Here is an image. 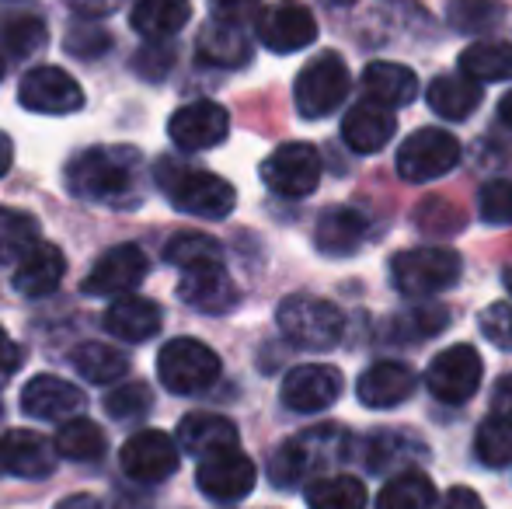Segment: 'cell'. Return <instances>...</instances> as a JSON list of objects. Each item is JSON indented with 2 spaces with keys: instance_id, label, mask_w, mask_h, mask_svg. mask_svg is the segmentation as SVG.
I'll return each instance as SVG.
<instances>
[{
  "instance_id": "6da1fadb",
  "label": "cell",
  "mask_w": 512,
  "mask_h": 509,
  "mask_svg": "<svg viewBox=\"0 0 512 509\" xmlns=\"http://www.w3.org/2000/svg\"><path fill=\"white\" fill-rule=\"evenodd\" d=\"M143 161L133 147H91L70 157L67 189L77 199L105 206H129L140 185Z\"/></svg>"
},
{
  "instance_id": "9f6ffc18",
  "label": "cell",
  "mask_w": 512,
  "mask_h": 509,
  "mask_svg": "<svg viewBox=\"0 0 512 509\" xmlns=\"http://www.w3.org/2000/svg\"><path fill=\"white\" fill-rule=\"evenodd\" d=\"M499 116H502V123H506V126L512 129V91L499 102Z\"/></svg>"
},
{
  "instance_id": "83f0119b",
  "label": "cell",
  "mask_w": 512,
  "mask_h": 509,
  "mask_svg": "<svg viewBox=\"0 0 512 509\" xmlns=\"http://www.w3.org/2000/svg\"><path fill=\"white\" fill-rule=\"evenodd\" d=\"M363 91L370 102L384 105V109H405L418 95V77L405 63L373 60L363 70Z\"/></svg>"
},
{
  "instance_id": "b9f144b4",
  "label": "cell",
  "mask_w": 512,
  "mask_h": 509,
  "mask_svg": "<svg viewBox=\"0 0 512 509\" xmlns=\"http://www.w3.org/2000/svg\"><path fill=\"white\" fill-rule=\"evenodd\" d=\"M450 325V314H446V307H415V311H408L405 318L394 321V339L391 342H422L429 339V335L443 332V328Z\"/></svg>"
},
{
  "instance_id": "4fadbf2b",
  "label": "cell",
  "mask_w": 512,
  "mask_h": 509,
  "mask_svg": "<svg viewBox=\"0 0 512 509\" xmlns=\"http://www.w3.org/2000/svg\"><path fill=\"white\" fill-rule=\"evenodd\" d=\"M317 39V18L297 0H279L258 11V42L272 53H300Z\"/></svg>"
},
{
  "instance_id": "e0dca14e",
  "label": "cell",
  "mask_w": 512,
  "mask_h": 509,
  "mask_svg": "<svg viewBox=\"0 0 512 509\" xmlns=\"http://www.w3.org/2000/svg\"><path fill=\"white\" fill-rule=\"evenodd\" d=\"M227 133H230V116H227V109L216 102L182 105V109L168 119L171 143L182 150H213L227 140Z\"/></svg>"
},
{
  "instance_id": "ba28073f",
  "label": "cell",
  "mask_w": 512,
  "mask_h": 509,
  "mask_svg": "<svg viewBox=\"0 0 512 509\" xmlns=\"http://www.w3.org/2000/svg\"><path fill=\"white\" fill-rule=\"evenodd\" d=\"M321 154H317L314 143L293 140L276 147L262 161V182L269 185V192L283 199H304L321 185Z\"/></svg>"
},
{
  "instance_id": "7bdbcfd3",
  "label": "cell",
  "mask_w": 512,
  "mask_h": 509,
  "mask_svg": "<svg viewBox=\"0 0 512 509\" xmlns=\"http://www.w3.org/2000/svg\"><path fill=\"white\" fill-rule=\"evenodd\" d=\"M154 405V394H150L147 384L133 381V384H122L115 387L112 394L105 398V412L119 422H133V419H143Z\"/></svg>"
},
{
  "instance_id": "30bf717a",
  "label": "cell",
  "mask_w": 512,
  "mask_h": 509,
  "mask_svg": "<svg viewBox=\"0 0 512 509\" xmlns=\"http://www.w3.org/2000/svg\"><path fill=\"white\" fill-rule=\"evenodd\" d=\"M481 374H485V363H481L478 349L474 346H450L429 363V394L443 405H464L478 394Z\"/></svg>"
},
{
  "instance_id": "816d5d0a",
  "label": "cell",
  "mask_w": 512,
  "mask_h": 509,
  "mask_svg": "<svg viewBox=\"0 0 512 509\" xmlns=\"http://www.w3.org/2000/svg\"><path fill=\"white\" fill-rule=\"evenodd\" d=\"M67 4L74 7L77 14H88V18H105V14H112L122 0H67Z\"/></svg>"
},
{
  "instance_id": "7402d4cb",
  "label": "cell",
  "mask_w": 512,
  "mask_h": 509,
  "mask_svg": "<svg viewBox=\"0 0 512 509\" xmlns=\"http://www.w3.org/2000/svg\"><path fill=\"white\" fill-rule=\"evenodd\" d=\"M84 405V394L81 387H74L63 377H53V374H39L25 384L21 391V412L28 419H39V422H60V419H70L77 415Z\"/></svg>"
},
{
  "instance_id": "7dc6e473",
  "label": "cell",
  "mask_w": 512,
  "mask_h": 509,
  "mask_svg": "<svg viewBox=\"0 0 512 509\" xmlns=\"http://www.w3.org/2000/svg\"><path fill=\"white\" fill-rule=\"evenodd\" d=\"M213 7V18L223 21H244V18H255L262 11V0H209Z\"/></svg>"
},
{
  "instance_id": "bcb514c9",
  "label": "cell",
  "mask_w": 512,
  "mask_h": 509,
  "mask_svg": "<svg viewBox=\"0 0 512 509\" xmlns=\"http://www.w3.org/2000/svg\"><path fill=\"white\" fill-rule=\"evenodd\" d=\"M67 49L77 56H84V60H95L98 53H105L108 49V35L102 28H74L67 39Z\"/></svg>"
},
{
  "instance_id": "cb8c5ba5",
  "label": "cell",
  "mask_w": 512,
  "mask_h": 509,
  "mask_svg": "<svg viewBox=\"0 0 512 509\" xmlns=\"http://www.w3.org/2000/svg\"><path fill=\"white\" fill-rule=\"evenodd\" d=\"M370 234V224L359 210L352 206H331L317 217V227H314V248L321 255H331V258H345L352 252H359Z\"/></svg>"
},
{
  "instance_id": "e575fe53",
  "label": "cell",
  "mask_w": 512,
  "mask_h": 509,
  "mask_svg": "<svg viewBox=\"0 0 512 509\" xmlns=\"http://www.w3.org/2000/svg\"><path fill=\"white\" fill-rule=\"evenodd\" d=\"M310 509H363L366 485L352 475H317L304 492Z\"/></svg>"
},
{
  "instance_id": "4316f807",
  "label": "cell",
  "mask_w": 512,
  "mask_h": 509,
  "mask_svg": "<svg viewBox=\"0 0 512 509\" xmlns=\"http://www.w3.org/2000/svg\"><path fill=\"white\" fill-rule=\"evenodd\" d=\"M105 332L115 335V339H126V342H147L161 332L164 318H161V307L147 297H115V304L105 311L102 318Z\"/></svg>"
},
{
  "instance_id": "603a6c76",
  "label": "cell",
  "mask_w": 512,
  "mask_h": 509,
  "mask_svg": "<svg viewBox=\"0 0 512 509\" xmlns=\"http://www.w3.org/2000/svg\"><path fill=\"white\" fill-rule=\"evenodd\" d=\"M196 56L206 67H220V70H237L251 60V39L244 32L241 21H223L213 18L199 28L196 39Z\"/></svg>"
},
{
  "instance_id": "836d02e7",
  "label": "cell",
  "mask_w": 512,
  "mask_h": 509,
  "mask_svg": "<svg viewBox=\"0 0 512 509\" xmlns=\"http://www.w3.org/2000/svg\"><path fill=\"white\" fill-rule=\"evenodd\" d=\"M70 367L88 384H115L119 377H126L129 360L105 342H84L70 353Z\"/></svg>"
},
{
  "instance_id": "ab89813d",
  "label": "cell",
  "mask_w": 512,
  "mask_h": 509,
  "mask_svg": "<svg viewBox=\"0 0 512 509\" xmlns=\"http://www.w3.org/2000/svg\"><path fill=\"white\" fill-rule=\"evenodd\" d=\"M0 46H4V53L14 56V60H25V56L39 53V49L46 46V25H42L39 18H32V14L4 21V28H0Z\"/></svg>"
},
{
  "instance_id": "5b68a950",
  "label": "cell",
  "mask_w": 512,
  "mask_h": 509,
  "mask_svg": "<svg viewBox=\"0 0 512 509\" xmlns=\"http://www.w3.org/2000/svg\"><path fill=\"white\" fill-rule=\"evenodd\" d=\"M352 77L345 60L335 49H324L297 74L293 84V105L304 119H324L349 98Z\"/></svg>"
},
{
  "instance_id": "1f68e13d",
  "label": "cell",
  "mask_w": 512,
  "mask_h": 509,
  "mask_svg": "<svg viewBox=\"0 0 512 509\" xmlns=\"http://www.w3.org/2000/svg\"><path fill=\"white\" fill-rule=\"evenodd\" d=\"M56 454L67 457V461H102L105 450H108V440L102 433V426L91 419H84V415H77V419L63 422L60 429H56V440H53Z\"/></svg>"
},
{
  "instance_id": "681fc988",
  "label": "cell",
  "mask_w": 512,
  "mask_h": 509,
  "mask_svg": "<svg viewBox=\"0 0 512 509\" xmlns=\"http://www.w3.org/2000/svg\"><path fill=\"white\" fill-rule=\"evenodd\" d=\"M136 70H143V74H150V77H161L164 70L171 67V63H175V53H168V49H147V53H140L136 56Z\"/></svg>"
},
{
  "instance_id": "52a82bcc",
  "label": "cell",
  "mask_w": 512,
  "mask_h": 509,
  "mask_svg": "<svg viewBox=\"0 0 512 509\" xmlns=\"http://www.w3.org/2000/svg\"><path fill=\"white\" fill-rule=\"evenodd\" d=\"M157 377L171 394H203L220 381V356L199 339H171L157 356Z\"/></svg>"
},
{
  "instance_id": "7c38bea8",
  "label": "cell",
  "mask_w": 512,
  "mask_h": 509,
  "mask_svg": "<svg viewBox=\"0 0 512 509\" xmlns=\"http://www.w3.org/2000/svg\"><path fill=\"white\" fill-rule=\"evenodd\" d=\"M21 109L39 116H70L84 109V91L67 70L60 67H32L18 84Z\"/></svg>"
},
{
  "instance_id": "277c9868",
  "label": "cell",
  "mask_w": 512,
  "mask_h": 509,
  "mask_svg": "<svg viewBox=\"0 0 512 509\" xmlns=\"http://www.w3.org/2000/svg\"><path fill=\"white\" fill-rule=\"evenodd\" d=\"M349 454L345 450V436L338 429H310L293 440H286L283 447L272 454L269 461V478L276 489H297L304 478H317L321 464L342 461Z\"/></svg>"
},
{
  "instance_id": "4dcf8cb0",
  "label": "cell",
  "mask_w": 512,
  "mask_h": 509,
  "mask_svg": "<svg viewBox=\"0 0 512 509\" xmlns=\"http://www.w3.org/2000/svg\"><path fill=\"white\" fill-rule=\"evenodd\" d=\"M460 74L471 81H512V46L509 42H474L460 53Z\"/></svg>"
},
{
  "instance_id": "6f0895ef",
  "label": "cell",
  "mask_w": 512,
  "mask_h": 509,
  "mask_svg": "<svg viewBox=\"0 0 512 509\" xmlns=\"http://www.w3.org/2000/svg\"><path fill=\"white\" fill-rule=\"evenodd\" d=\"M502 283H506V290L512 293V265H509V269H506V272H502Z\"/></svg>"
},
{
  "instance_id": "f1b7e54d",
  "label": "cell",
  "mask_w": 512,
  "mask_h": 509,
  "mask_svg": "<svg viewBox=\"0 0 512 509\" xmlns=\"http://www.w3.org/2000/svg\"><path fill=\"white\" fill-rule=\"evenodd\" d=\"M429 109L443 119H453V123H464L467 116L478 112V105L485 102V91H481L478 81L464 74H439L436 81L429 84Z\"/></svg>"
},
{
  "instance_id": "8d00e7d4",
  "label": "cell",
  "mask_w": 512,
  "mask_h": 509,
  "mask_svg": "<svg viewBox=\"0 0 512 509\" xmlns=\"http://www.w3.org/2000/svg\"><path fill=\"white\" fill-rule=\"evenodd\" d=\"M474 454L485 468H506L512 464V415L488 412L474 436Z\"/></svg>"
},
{
  "instance_id": "8fae6325",
  "label": "cell",
  "mask_w": 512,
  "mask_h": 509,
  "mask_svg": "<svg viewBox=\"0 0 512 509\" xmlns=\"http://www.w3.org/2000/svg\"><path fill=\"white\" fill-rule=\"evenodd\" d=\"M178 461H182V450L161 429H140L119 450L122 471L140 485H157L171 478L178 471Z\"/></svg>"
},
{
  "instance_id": "d6a6232c",
  "label": "cell",
  "mask_w": 512,
  "mask_h": 509,
  "mask_svg": "<svg viewBox=\"0 0 512 509\" xmlns=\"http://www.w3.org/2000/svg\"><path fill=\"white\" fill-rule=\"evenodd\" d=\"M436 506V485L425 471L408 468L387 478V485L377 496V509H432Z\"/></svg>"
},
{
  "instance_id": "44dd1931",
  "label": "cell",
  "mask_w": 512,
  "mask_h": 509,
  "mask_svg": "<svg viewBox=\"0 0 512 509\" xmlns=\"http://www.w3.org/2000/svg\"><path fill=\"white\" fill-rule=\"evenodd\" d=\"M415 387H418V377L408 363L380 360L359 374L356 394L366 408H398L415 394Z\"/></svg>"
},
{
  "instance_id": "8992f818",
  "label": "cell",
  "mask_w": 512,
  "mask_h": 509,
  "mask_svg": "<svg viewBox=\"0 0 512 509\" xmlns=\"http://www.w3.org/2000/svg\"><path fill=\"white\" fill-rule=\"evenodd\" d=\"M464 262L453 248H411L391 258V279L405 297H436L457 286Z\"/></svg>"
},
{
  "instance_id": "74e56055",
  "label": "cell",
  "mask_w": 512,
  "mask_h": 509,
  "mask_svg": "<svg viewBox=\"0 0 512 509\" xmlns=\"http://www.w3.org/2000/svg\"><path fill=\"white\" fill-rule=\"evenodd\" d=\"M502 4L495 0H453L446 18L457 32L464 35H485V32H495L502 25Z\"/></svg>"
},
{
  "instance_id": "db71d44e",
  "label": "cell",
  "mask_w": 512,
  "mask_h": 509,
  "mask_svg": "<svg viewBox=\"0 0 512 509\" xmlns=\"http://www.w3.org/2000/svg\"><path fill=\"white\" fill-rule=\"evenodd\" d=\"M56 509H102L95 496H88V492H77V496H67L56 503Z\"/></svg>"
},
{
  "instance_id": "3957f363",
  "label": "cell",
  "mask_w": 512,
  "mask_h": 509,
  "mask_svg": "<svg viewBox=\"0 0 512 509\" xmlns=\"http://www.w3.org/2000/svg\"><path fill=\"white\" fill-rule=\"evenodd\" d=\"M276 325L293 346L310 349V353L335 349L345 332L342 311L321 297H307V293H293V297H286L283 304H279Z\"/></svg>"
},
{
  "instance_id": "9a60e30c",
  "label": "cell",
  "mask_w": 512,
  "mask_h": 509,
  "mask_svg": "<svg viewBox=\"0 0 512 509\" xmlns=\"http://www.w3.org/2000/svg\"><path fill=\"white\" fill-rule=\"evenodd\" d=\"M345 391V377L335 367H324V363H304V367H293L283 381V405L290 412L314 415L331 408Z\"/></svg>"
},
{
  "instance_id": "7a4b0ae2",
  "label": "cell",
  "mask_w": 512,
  "mask_h": 509,
  "mask_svg": "<svg viewBox=\"0 0 512 509\" xmlns=\"http://www.w3.org/2000/svg\"><path fill=\"white\" fill-rule=\"evenodd\" d=\"M157 185L171 199L178 213L199 220H223L237 203V192L227 178L203 168H189L182 161H157Z\"/></svg>"
},
{
  "instance_id": "60d3db41",
  "label": "cell",
  "mask_w": 512,
  "mask_h": 509,
  "mask_svg": "<svg viewBox=\"0 0 512 509\" xmlns=\"http://www.w3.org/2000/svg\"><path fill=\"white\" fill-rule=\"evenodd\" d=\"M425 461V443H418L415 436H391V433H380L370 436V454H366V464L370 471H391L394 461Z\"/></svg>"
},
{
  "instance_id": "11a10c76",
  "label": "cell",
  "mask_w": 512,
  "mask_h": 509,
  "mask_svg": "<svg viewBox=\"0 0 512 509\" xmlns=\"http://www.w3.org/2000/svg\"><path fill=\"white\" fill-rule=\"evenodd\" d=\"M11 164H14V143L7 133H0V178L11 171Z\"/></svg>"
},
{
  "instance_id": "ac0fdd59",
  "label": "cell",
  "mask_w": 512,
  "mask_h": 509,
  "mask_svg": "<svg viewBox=\"0 0 512 509\" xmlns=\"http://www.w3.org/2000/svg\"><path fill=\"white\" fill-rule=\"evenodd\" d=\"M178 300L203 314H227L230 307H237L241 293H237L230 272L223 269V262H216L199 265V269H185L182 283H178Z\"/></svg>"
},
{
  "instance_id": "d590c367",
  "label": "cell",
  "mask_w": 512,
  "mask_h": 509,
  "mask_svg": "<svg viewBox=\"0 0 512 509\" xmlns=\"http://www.w3.org/2000/svg\"><path fill=\"white\" fill-rule=\"evenodd\" d=\"M42 241L39 220L21 210H0V265H18Z\"/></svg>"
},
{
  "instance_id": "c3c4849f",
  "label": "cell",
  "mask_w": 512,
  "mask_h": 509,
  "mask_svg": "<svg viewBox=\"0 0 512 509\" xmlns=\"http://www.w3.org/2000/svg\"><path fill=\"white\" fill-rule=\"evenodd\" d=\"M18 367H21V349L14 346L11 335L0 328V384L11 381V377L18 374Z\"/></svg>"
},
{
  "instance_id": "2e32d148",
  "label": "cell",
  "mask_w": 512,
  "mask_h": 509,
  "mask_svg": "<svg viewBox=\"0 0 512 509\" xmlns=\"http://www.w3.org/2000/svg\"><path fill=\"white\" fill-rule=\"evenodd\" d=\"M147 255L140 245H115L98 258L95 269L84 279V293L88 297H126L147 276Z\"/></svg>"
},
{
  "instance_id": "f35d334b",
  "label": "cell",
  "mask_w": 512,
  "mask_h": 509,
  "mask_svg": "<svg viewBox=\"0 0 512 509\" xmlns=\"http://www.w3.org/2000/svg\"><path fill=\"white\" fill-rule=\"evenodd\" d=\"M164 258L185 272V269H199V265L223 262V248H220V241H213L209 234H178V238L168 241Z\"/></svg>"
},
{
  "instance_id": "ffe728a7",
  "label": "cell",
  "mask_w": 512,
  "mask_h": 509,
  "mask_svg": "<svg viewBox=\"0 0 512 509\" xmlns=\"http://www.w3.org/2000/svg\"><path fill=\"white\" fill-rule=\"evenodd\" d=\"M398 133V119L377 102H356L342 119V140L352 154H380Z\"/></svg>"
},
{
  "instance_id": "f5cc1de1",
  "label": "cell",
  "mask_w": 512,
  "mask_h": 509,
  "mask_svg": "<svg viewBox=\"0 0 512 509\" xmlns=\"http://www.w3.org/2000/svg\"><path fill=\"white\" fill-rule=\"evenodd\" d=\"M495 412L512 415V374L495 384Z\"/></svg>"
},
{
  "instance_id": "5bb4252c",
  "label": "cell",
  "mask_w": 512,
  "mask_h": 509,
  "mask_svg": "<svg viewBox=\"0 0 512 509\" xmlns=\"http://www.w3.org/2000/svg\"><path fill=\"white\" fill-rule=\"evenodd\" d=\"M255 461L244 457L241 450H220V454H209L199 461L196 468V485L199 492L216 503H237L255 489Z\"/></svg>"
},
{
  "instance_id": "484cf974",
  "label": "cell",
  "mask_w": 512,
  "mask_h": 509,
  "mask_svg": "<svg viewBox=\"0 0 512 509\" xmlns=\"http://www.w3.org/2000/svg\"><path fill=\"white\" fill-rule=\"evenodd\" d=\"M63 272H67V258L56 245L39 241L18 265H14V290L21 297H49L60 290Z\"/></svg>"
},
{
  "instance_id": "d4e9b609",
  "label": "cell",
  "mask_w": 512,
  "mask_h": 509,
  "mask_svg": "<svg viewBox=\"0 0 512 509\" xmlns=\"http://www.w3.org/2000/svg\"><path fill=\"white\" fill-rule=\"evenodd\" d=\"M178 450L192 454L196 461H203L209 454H220V450L237 447V426L227 415L216 412H192L178 426Z\"/></svg>"
},
{
  "instance_id": "9c48e42d",
  "label": "cell",
  "mask_w": 512,
  "mask_h": 509,
  "mask_svg": "<svg viewBox=\"0 0 512 509\" xmlns=\"http://www.w3.org/2000/svg\"><path fill=\"white\" fill-rule=\"evenodd\" d=\"M460 161V140L446 129H415L398 150V175L405 182H436L450 175Z\"/></svg>"
},
{
  "instance_id": "f907efd6",
  "label": "cell",
  "mask_w": 512,
  "mask_h": 509,
  "mask_svg": "<svg viewBox=\"0 0 512 509\" xmlns=\"http://www.w3.org/2000/svg\"><path fill=\"white\" fill-rule=\"evenodd\" d=\"M436 509H485V503H481V496L474 489H464V485H457V489L446 492L443 503H439Z\"/></svg>"
},
{
  "instance_id": "91938a15",
  "label": "cell",
  "mask_w": 512,
  "mask_h": 509,
  "mask_svg": "<svg viewBox=\"0 0 512 509\" xmlns=\"http://www.w3.org/2000/svg\"><path fill=\"white\" fill-rule=\"evenodd\" d=\"M0 422H4V405H0Z\"/></svg>"
},
{
  "instance_id": "d6986e66",
  "label": "cell",
  "mask_w": 512,
  "mask_h": 509,
  "mask_svg": "<svg viewBox=\"0 0 512 509\" xmlns=\"http://www.w3.org/2000/svg\"><path fill=\"white\" fill-rule=\"evenodd\" d=\"M0 468L18 478H49L56 471V447L42 433L32 429H11L0 440Z\"/></svg>"
},
{
  "instance_id": "f546056e",
  "label": "cell",
  "mask_w": 512,
  "mask_h": 509,
  "mask_svg": "<svg viewBox=\"0 0 512 509\" xmlns=\"http://www.w3.org/2000/svg\"><path fill=\"white\" fill-rule=\"evenodd\" d=\"M192 18L189 0H136L133 4V28L150 42H164L175 32H182Z\"/></svg>"
},
{
  "instance_id": "680465c9",
  "label": "cell",
  "mask_w": 512,
  "mask_h": 509,
  "mask_svg": "<svg viewBox=\"0 0 512 509\" xmlns=\"http://www.w3.org/2000/svg\"><path fill=\"white\" fill-rule=\"evenodd\" d=\"M0 81H4V56H0Z\"/></svg>"
},
{
  "instance_id": "ee69618b",
  "label": "cell",
  "mask_w": 512,
  "mask_h": 509,
  "mask_svg": "<svg viewBox=\"0 0 512 509\" xmlns=\"http://www.w3.org/2000/svg\"><path fill=\"white\" fill-rule=\"evenodd\" d=\"M478 213L485 224L509 227L512 224V182H502V178L488 182L478 196Z\"/></svg>"
},
{
  "instance_id": "f6af8a7d",
  "label": "cell",
  "mask_w": 512,
  "mask_h": 509,
  "mask_svg": "<svg viewBox=\"0 0 512 509\" xmlns=\"http://www.w3.org/2000/svg\"><path fill=\"white\" fill-rule=\"evenodd\" d=\"M478 328L492 346H499L502 353H512V307L509 304H488L478 314Z\"/></svg>"
}]
</instances>
